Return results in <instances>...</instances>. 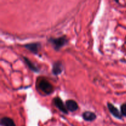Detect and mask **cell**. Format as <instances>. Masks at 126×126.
I'll list each match as a JSON object with an SVG mask.
<instances>
[{
	"instance_id": "cell-3",
	"label": "cell",
	"mask_w": 126,
	"mask_h": 126,
	"mask_svg": "<svg viewBox=\"0 0 126 126\" xmlns=\"http://www.w3.org/2000/svg\"><path fill=\"white\" fill-rule=\"evenodd\" d=\"M53 102H54V105H55L59 110H60L62 113H65V114H67L68 111L66 109V106L64 104V103L63 102V101L62 100L61 98H60L59 97H55L54 99V100H53Z\"/></svg>"
},
{
	"instance_id": "cell-7",
	"label": "cell",
	"mask_w": 126,
	"mask_h": 126,
	"mask_svg": "<svg viewBox=\"0 0 126 126\" xmlns=\"http://www.w3.org/2000/svg\"><path fill=\"white\" fill-rule=\"evenodd\" d=\"M63 70V66L60 62H55L52 66V73L55 75H59L61 73Z\"/></svg>"
},
{
	"instance_id": "cell-10",
	"label": "cell",
	"mask_w": 126,
	"mask_h": 126,
	"mask_svg": "<svg viewBox=\"0 0 126 126\" xmlns=\"http://www.w3.org/2000/svg\"><path fill=\"white\" fill-rule=\"evenodd\" d=\"M23 59H24V61L25 62L27 66L29 67V68L32 71H34V72H38V71H39V69H38V68L37 67V66H36L33 62H32L29 59H27V57H23Z\"/></svg>"
},
{
	"instance_id": "cell-1",
	"label": "cell",
	"mask_w": 126,
	"mask_h": 126,
	"mask_svg": "<svg viewBox=\"0 0 126 126\" xmlns=\"http://www.w3.org/2000/svg\"><path fill=\"white\" fill-rule=\"evenodd\" d=\"M49 41L54 47V49L57 50H59L68 43V40L65 36H62L57 38H50Z\"/></svg>"
},
{
	"instance_id": "cell-8",
	"label": "cell",
	"mask_w": 126,
	"mask_h": 126,
	"mask_svg": "<svg viewBox=\"0 0 126 126\" xmlns=\"http://www.w3.org/2000/svg\"><path fill=\"white\" fill-rule=\"evenodd\" d=\"M82 118L86 121H93L97 118V116L92 111H85L82 113Z\"/></svg>"
},
{
	"instance_id": "cell-11",
	"label": "cell",
	"mask_w": 126,
	"mask_h": 126,
	"mask_svg": "<svg viewBox=\"0 0 126 126\" xmlns=\"http://www.w3.org/2000/svg\"><path fill=\"white\" fill-rule=\"evenodd\" d=\"M121 113L123 116L126 117V103L121 106Z\"/></svg>"
},
{
	"instance_id": "cell-4",
	"label": "cell",
	"mask_w": 126,
	"mask_h": 126,
	"mask_svg": "<svg viewBox=\"0 0 126 126\" xmlns=\"http://www.w3.org/2000/svg\"><path fill=\"white\" fill-rule=\"evenodd\" d=\"M107 107H108V110H109L110 112L115 118L119 119H122L123 116H122L121 113L118 110V109L115 107V106H114L111 103H107Z\"/></svg>"
},
{
	"instance_id": "cell-9",
	"label": "cell",
	"mask_w": 126,
	"mask_h": 126,
	"mask_svg": "<svg viewBox=\"0 0 126 126\" xmlns=\"http://www.w3.org/2000/svg\"><path fill=\"white\" fill-rule=\"evenodd\" d=\"M1 124L2 126H16L13 119L8 117H4L1 120Z\"/></svg>"
},
{
	"instance_id": "cell-2",
	"label": "cell",
	"mask_w": 126,
	"mask_h": 126,
	"mask_svg": "<svg viewBox=\"0 0 126 126\" xmlns=\"http://www.w3.org/2000/svg\"><path fill=\"white\" fill-rule=\"evenodd\" d=\"M38 86L41 91L46 94H50L54 91L52 85L45 79H41L38 83Z\"/></svg>"
},
{
	"instance_id": "cell-6",
	"label": "cell",
	"mask_w": 126,
	"mask_h": 126,
	"mask_svg": "<svg viewBox=\"0 0 126 126\" xmlns=\"http://www.w3.org/2000/svg\"><path fill=\"white\" fill-rule=\"evenodd\" d=\"M65 106L68 111L74 112L78 109V105L73 100H68L65 102Z\"/></svg>"
},
{
	"instance_id": "cell-5",
	"label": "cell",
	"mask_w": 126,
	"mask_h": 126,
	"mask_svg": "<svg viewBox=\"0 0 126 126\" xmlns=\"http://www.w3.org/2000/svg\"><path fill=\"white\" fill-rule=\"evenodd\" d=\"M25 47L33 52V54H38L39 49L41 47V44L39 43H30L25 45Z\"/></svg>"
}]
</instances>
